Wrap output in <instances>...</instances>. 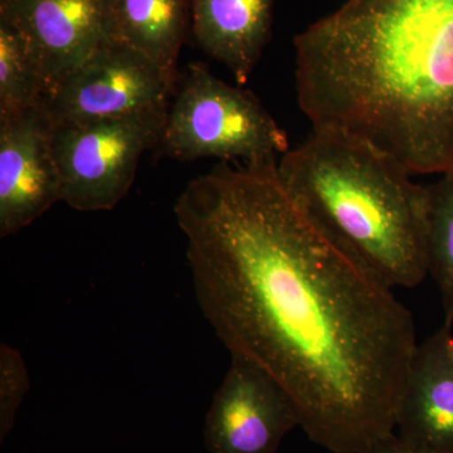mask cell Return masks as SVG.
Wrapping results in <instances>:
<instances>
[{
    "instance_id": "8",
    "label": "cell",
    "mask_w": 453,
    "mask_h": 453,
    "mask_svg": "<svg viewBox=\"0 0 453 453\" xmlns=\"http://www.w3.org/2000/svg\"><path fill=\"white\" fill-rule=\"evenodd\" d=\"M53 124L43 103L0 118V235L16 234L62 201L52 146Z\"/></svg>"
},
{
    "instance_id": "2",
    "label": "cell",
    "mask_w": 453,
    "mask_h": 453,
    "mask_svg": "<svg viewBox=\"0 0 453 453\" xmlns=\"http://www.w3.org/2000/svg\"><path fill=\"white\" fill-rule=\"evenodd\" d=\"M314 130L372 146L411 174L453 166V0H347L294 40Z\"/></svg>"
},
{
    "instance_id": "9",
    "label": "cell",
    "mask_w": 453,
    "mask_h": 453,
    "mask_svg": "<svg viewBox=\"0 0 453 453\" xmlns=\"http://www.w3.org/2000/svg\"><path fill=\"white\" fill-rule=\"evenodd\" d=\"M0 17L25 38L50 91L113 40L107 0H8Z\"/></svg>"
},
{
    "instance_id": "11",
    "label": "cell",
    "mask_w": 453,
    "mask_h": 453,
    "mask_svg": "<svg viewBox=\"0 0 453 453\" xmlns=\"http://www.w3.org/2000/svg\"><path fill=\"white\" fill-rule=\"evenodd\" d=\"M273 7L275 0H190L192 32L201 49L244 85L270 41Z\"/></svg>"
},
{
    "instance_id": "7",
    "label": "cell",
    "mask_w": 453,
    "mask_h": 453,
    "mask_svg": "<svg viewBox=\"0 0 453 453\" xmlns=\"http://www.w3.org/2000/svg\"><path fill=\"white\" fill-rule=\"evenodd\" d=\"M296 426V408L282 387L259 366L232 357L205 414L207 452L279 453Z\"/></svg>"
},
{
    "instance_id": "3",
    "label": "cell",
    "mask_w": 453,
    "mask_h": 453,
    "mask_svg": "<svg viewBox=\"0 0 453 453\" xmlns=\"http://www.w3.org/2000/svg\"><path fill=\"white\" fill-rule=\"evenodd\" d=\"M276 175L286 195L334 242L390 288L428 275L427 187L372 146L314 130L283 154Z\"/></svg>"
},
{
    "instance_id": "12",
    "label": "cell",
    "mask_w": 453,
    "mask_h": 453,
    "mask_svg": "<svg viewBox=\"0 0 453 453\" xmlns=\"http://www.w3.org/2000/svg\"><path fill=\"white\" fill-rule=\"evenodd\" d=\"M113 40L148 57L178 81V58L192 29L190 0H107Z\"/></svg>"
},
{
    "instance_id": "16",
    "label": "cell",
    "mask_w": 453,
    "mask_h": 453,
    "mask_svg": "<svg viewBox=\"0 0 453 453\" xmlns=\"http://www.w3.org/2000/svg\"><path fill=\"white\" fill-rule=\"evenodd\" d=\"M368 453H426L419 449H413L402 441L401 438L392 434V436L381 441L377 446L372 447Z\"/></svg>"
},
{
    "instance_id": "10",
    "label": "cell",
    "mask_w": 453,
    "mask_h": 453,
    "mask_svg": "<svg viewBox=\"0 0 453 453\" xmlns=\"http://www.w3.org/2000/svg\"><path fill=\"white\" fill-rule=\"evenodd\" d=\"M395 428L407 445L426 453H453V335L443 325L417 345Z\"/></svg>"
},
{
    "instance_id": "13",
    "label": "cell",
    "mask_w": 453,
    "mask_h": 453,
    "mask_svg": "<svg viewBox=\"0 0 453 453\" xmlns=\"http://www.w3.org/2000/svg\"><path fill=\"white\" fill-rule=\"evenodd\" d=\"M49 83L18 29L0 17V118L41 105Z\"/></svg>"
},
{
    "instance_id": "17",
    "label": "cell",
    "mask_w": 453,
    "mask_h": 453,
    "mask_svg": "<svg viewBox=\"0 0 453 453\" xmlns=\"http://www.w3.org/2000/svg\"><path fill=\"white\" fill-rule=\"evenodd\" d=\"M8 0H0V4H4V3H7Z\"/></svg>"
},
{
    "instance_id": "6",
    "label": "cell",
    "mask_w": 453,
    "mask_h": 453,
    "mask_svg": "<svg viewBox=\"0 0 453 453\" xmlns=\"http://www.w3.org/2000/svg\"><path fill=\"white\" fill-rule=\"evenodd\" d=\"M175 85L148 57L112 40L50 89L43 107L53 127L121 118L169 107Z\"/></svg>"
},
{
    "instance_id": "4",
    "label": "cell",
    "mask_w": 453,
    "mask_h": 453,
    "mask_svg": "<svg viewBox=\"0 0 453 453\" xmlns=\"http://www.w3.org/2000/svg\"><path fill=\"white\" fill-rule=\"evenodd\" d=\"M159 148L180 162L217 157L249 165L279 163L290 150L285 131L252 92L220 81L199 64L181 80Z\"/></svg>"
},
{
    "instance_id": "15",
    "label": "cell",
    "mask_w": 453,
    "mask_h": 453,
    "mask_svg": "<svg viewBox=\"0 0 453 453\" xmlns=\"http://www.w3.org/2000/svg\"><path fill=\"white\" fill-rule=\"evenodd\" d=\"M29 375L22 354L8 344L0 347V442H4L28 393Z\"/></svg>"
},
{
    "instance_id": "14",
    "label": "cell",
    "mask_w": 453,
    "mask_h": 453,
    "mask_svg": "<svg viewBox=\"0 0 453 453\" xmlns=\"http://www.w3.org/2000/svg\"><path fill=\"white\" fill-rule=\"evenodd\" d=\"M427 187L428 275L436 282L445 312L453 323V166Z\"/></svg>"
},
{
    "instance_id": "1",
    "label": "cell",
    "mask_w": 453,
    "mask_h": 453,
    "mask_svg": "<svg viewBox=\"0 0 453 453\" xmlns=\"http://www.w3.org/2000/svg\"><path fill=\"white\" fill-rule=\"evenodd\" d=\"M276 166L222 162L179 196L196 301L231 357L288 393L312 442L368 453L395 434L413 316L291 201Z\"/></svg>"
},
{
    "instance_id": "5",
    "label": "cell",
    "mask_w": 453,
    "mask_h": 453,
    "mask_svg": "<svg viewBox=\"0 0 453 453\" xmlns=\"http://www.w3.org/2000/svg\"><path fill=\"white\" fill-rule=\"evenodd\" d=\"M168 110L53 127L62 201L80 211L118 205L135 180L142 155L159 146Z\"/></svg>"
}]
</instances>
